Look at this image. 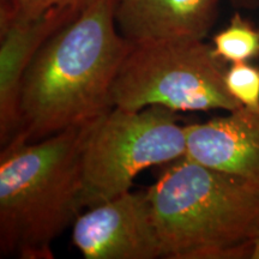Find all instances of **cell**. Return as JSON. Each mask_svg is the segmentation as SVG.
Returning <instances> with one entry per match:
<instances>
[{
    "mask_svg": "<svg viewBox=\"0 0 259 259\" xmlns=\"http://www.w3.org/2000/svg\"><path fill=\"white\" fill-rule=\"evenodd\" d=\"M114 6L115 0H89L38 51L22 80L12 138L41 141L112 108L113 83L134 46L116 27Z\"/></svg>",
    "mask_w": 259,
    "mask_h": 259,
    "instance_id": "1",
    "label": "cell"
},
{
    "mask_svg": "<svg viewBox=\"0 0 259 259\" xmlns=\"http://www.w3.org/2000/svg\"><path fill=\"white\" fill-rule=\"evenodd\" d=\"M92 122L37 142L12 138L0 155L3 255L52 259V244L83 209L82 149Z\"/></svg>",
    "mask_w": 259,
    "mask_h": 259,
    "instance_id": "2",
    "label": "cell"
},
{
    "mask_svg": "<svg viewBox=\"0 0 259 259\" xmlns=\"http://www.w3.org/2000/svg\"><path fill=\"white\" fill-rule=\"evenodd\" d=\"M162 258L251 259L259 235V190L183 156L147 191Z\"/></svg>",
    "mask_w": 259,
    "mask_h": 259,
    "instance_id": "3",
    "label": "cell"
},
{
    "mask_svg": "<svg viewBox=\"0 0 259 259\" xmlns=\"http://www.w3.org/2000/svg\"><path fill=\"white\" fill-rule=\"evenodd\" d=\"M225 63L204 40L134 45L111 90L112 108L141 111L160 106L173 112H234L242 106L227 90Z\"/></svg>",
    "mask_w": 259,
    "mask_h": 259,
    "instance_id": "4",
    "label": "cell"
},
{
    "mask_svg": "<svg viewBox=\"0 0 259 259\" xmlns=\"http://www.w3.org/2000/svg\"><path fill=\"white\" fill-rule=\"evenodd\" d=\"M177 120L176 112L150 106L111 108L93 121L82 149L83 208L127 192L142 170L186 156V130Z\"/></svg>",
    "mask_w": 259,
    "mask_h": 259,
    "instance_id": "5",
    "label": "cell"
},
{
    "mask_svg": "<svg viewBox=\"0 0 259 259\" xmlns=\"http://www.w3.org/2000/svg\"><path fill=\"white\" fill-rule=\"evenodd\" d=\"M72 241L87 259L162 257L147 192L127 191L79 213L73 222Z\"/></svg>",
    "mask_w": 259,
    "mask_h": 259,
    "instance_id": "6",
    "label": "cell"
},
{
    "mask_svg": "<svg viewBox=\"0 0 259 259\" xmlns=\"http://www.w3.org/2000/svg\"><path fill=\"white\" fill-rule=\"evenodd\" d=\"M89 0L65 3L28 15L0 18V141L14 137L19 124L24 73L38 51L82 11Z\"/></svg>",
    "mask_w": 259,
    "mask_h": 259,
    "instance_id": "7",
    "label": "cell"
},
{
    "mask_svg": "<svg viewBox=\"0 0 259 259\" xmlns=\"http://www.w3.org/2000/svg\"><path fill=\"white\" fill-rule=\"evenodd\" d=\"M186 156L259 190V109L185 126Z\"/></svg>",
    "mask_w": 259,
    "mask_h": 259,
    "instance_id": "8",
    "label": "cell"
},
{
    "mask_svg": "<svg viewBox=\"0 0 259 259\" xmlns=\"http://www.w3.org/2000/svg\"><path fill=\"white\" fill-rule=\"evenodd\" d=\"M220 0H115V23L132 45L204 40L215 23Z\"/></svg>",
    "mask_w": 259,
    "mask_h": 259,
    "instance_id": "9",
    "label": "cell"
},
{
    "mask_svg": "<svg viewBox=\"0 0 259 259\" xmlns=\"http://www.w3.org/2000/svg\"><path fill=\"white\" fill-rule=\"evenodd\" d=\"M215 56L223 63L250 61L259 57V28L236 12L212 38Z\"/></svg>",
    "mask_w": 259,
    "mask_h": 259,
    "instance_id": "10",
    "label": "cell"
},
{
    "mask_svg": "<svg viewBox=\"0 0 259 259\" xmlns=\"http://www.w3.org/2000/svg\"><path fill=\"white\" fill-rule=\"evenodd\" d=\"M227 90L242 107L259 109V67L248 61L233 63L225 73Z\"/></svg>",
    "mask_w": 259,
    "mask_h": 259,
    "instance_id": "11",
    "label": "cell"
},
{
    "mask_svg": "<svg viewBox=\"0 0 259 259\" xmlns=\"http://www.w3.org/2000/svg\"><path fill=\"white\" fill-rule=\"evenodd\" d=\"M77 0H0V18L28 15Z\"/></svg>",
    "mask_w": 259,
    "mask_h": 259,
    "instance_id": "12",
    "label": "cell"
},
{
    "mask_svg": "<svg viewBox=\"0 0 259 259\" xmlns=\"http://www.w3.org/2000/svg\"><path fill=\"white\" fill-rule=\"evenodd\" d=\"M251 259H259V235L253 242V250H252Z\"/></svg>",
    "mask_w": 259,
    "mask_h": 259,
    "instance_id": "13",
    "label": "cell"
},
{
    "mask_svg": "<svg viewBox=\"0 0 259 259\" xmlns=\"http://www.w3.org/2000/svg\"><path fill=\"white\" fill-rule=\"evenodd\" d=\"M241 2H244V3H253V4H254L255 2H259V0H241Z\"/></svg>",
    "mask_w": 259,
    "mask_h": 259,
    "instance_id": "14",
    "label": "cell"
}]
</instances>
